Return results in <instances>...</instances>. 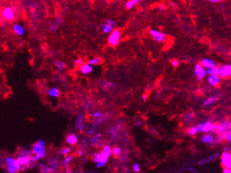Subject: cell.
Segmentation results:
<instances>
[{
	"instance_id": "5bb4252c",
	"label": "cell",
	"mask_w": 231,
	"mask_h": 173,
	"mask_svg": "<svg viewBox=\"0 0 231 173\" xmlns=\"http://www.w3.org/2000/svg\"><path fill=\"white\" fill-rule=\"evenodd\" d=\"M16 160H17L18 163L21 165V167L22 166L28 165H29L30 162H31V156L21 154V155H20L19 156L16 158Z\"/></svg>"
},
{
	"instance_id": "3957f363",
	"label": "cell",
	"mask_w": 231,
	"mask_h": 173,
	"mask_svg": "<svg viewBox=\"0 0 231 173\" xmlns=\"http://www.w3.org/2000/svg\"><path fill=\"white\" fill-rule=\"evenodd\" d=\"M148 33H149L150 35L152 37L153 40L158 42H163L166 41L167 39L166 34L160 31V30L151 28V29H149V30H148Z\"/></svg>"
},
{
	"instance_id": "ac0fdd59",
	"label": "cell",
	"mask_w": 231,
	"mask_h": 173,
	"mask_svg": "<svg viewBox=\"0 0 231 173\" xmlns=\"http://www.w3.org/2000/svg\"><path fill=\"white\" fill-rule=\"evenodd\" d=\"M219 155H220V153H213V155H210V156L206 158L202 159V160H200L198 162L199 165H204V164L209 163V162H212V161L216 160V159L218 158Z\"/></svg>"
},
{
	"instance_id": "9a60e30c",
	"label": "cell",
	"mask_w": 231,
	"mask_h": 173,
	"mask_svg": "<svg viewBox=\"0 0 231 173\" xmlns=\"http://www.w3.org/2000/svg\"><path fill=\"white\" fill-rule=\"evenodd\" d=\"M200 64L204 69H209V68L216 67V64L214 62L213 59H211L209 58H204L201 60Z\"/></svg>"
},
{
	"instance_id": "60d3db41",
	"label": "cell",
	"mask_w": 231,
	"mask_h": 173,
	"mask_svg": "<svg viewBox=\"0 0 231 173\" xmlns=\"http://www.w3.org/2000/svg\"><path fill=\"white\" fill-rule=\"evenodd\" d=\"M107 162H99L96 163V167L98 168H102V167H105V166L107 165Z\"/></svg>"
},
{
	"instance_id": "4fadbf2b",
	"label": "cell",
	"mask_w": 231,
	"mask_h": 173,
	"mask_svg": "<svg viewBox=\"0 0 231 173\" xmlns=\"http://www.w3.org/2000/svg\"><path fill=\"white\" fill-rule=\"evenodd\" d=\"M12 30L16 35H18V36H23L26 33V28L23 26V25L20 24V23H15L13 25Z\"/></svg>"
},
{
	"instance_id": "8992f818",
	"label": "cell",
	"mask_w": 231,
	"mask_h": 173,
	"mask_svg": "<svg viewBox=\"0 0 231 173\" xmlns=\"http://www.w3.org/2000/svg\"><path fill=\"white\" fill-rule=\"evenodd\" d=\"M116 27L115 21L112 19H107L102 25V31L105 34H110L113 31Z\"/></svg>"
},
{
	"instance_id": "681fc988",
	"label": "cell",
	"mask_w": 231,
	"mask_h": 173,
	"mask_svg": "<svg viewBox=\"0 0 231 173\" xmlns=\"http://www.w3.org/2000/svg\"><path fill=\"white\" fill-rule=\"evenodd\" d=\"M224 151L230 152V146H225V148H224Z\"/></svg>"
},
{
	"instance_id": "836d02e7",
	"label": "cell",
	"mask_w": 231,
	"mask_h": 173,
	"mask_svg": "<svg viewBox=\"0 0 231 173\" xmlns=\"http://www.w3.org/2000/svg\"><path fill=\"white\" fill-rule=\"evenodd\" d=\"M214 140L216 141V142L217 143H220V142L223 141L225 140V137H224V134H217L216 137V139H214Z\"/></svg>"
},
{
	"instance_id": "4dcf8cb0",
	"label": "cell",
	"mask_w": 231,
	"mask_h": 173,
	"mask_svg": "<svg viewBox=\"0 0 231 173\" xmlns=\"http://www.w3.org/2000/svg\"><path fill=\"white\" fill-rule=\"evenodd\" d=\"M112 155L114 157H119L121 155V148L118 146H114L112 148Z\"/></svg>"
},
{
	"instance_id": "484cf974",
	"label": "cell",
	"mask_w": 231,
	"mask_h": 173,
	"mask_svg": "<svg viewBox=\"0 0 231 173\" xmlns=\"http://www.w3.org/2000/svg\"><path fill=\"white\" fill-rule=\"evenodd\" d=\"M219 72H220V69L218 67H213L211 68H209V69H207L206 73L209 74V75H219Z\"/></svg>"
},
{
	"instance_id": "6da1fadb",
	"label": "cell",
	"mask_w": 231,
	"mask_h": 173,
	"mask_svg": "<svg viewBox=\"0 0 231 173\" xmlns=\"http://www.w3.org/2000/svg\"><path fill=\"white\" fill-rule=\"evenodd\" d=\"M6 163L7 165V171L9 173H18L21 169V165H20L13 158L9 157L6 159Z\"/></svg>"
},
{
	"instance_id": "ba28073f",
	"label": "cell",
	"mask_w": 231,
	"mask_h": 173,
	"mask_svg": "<svg viewBox=\"0 0 231 173\" xmlns=\"http://www.w3.org/2000/svg\"><path fill=\"white\" fill-rule=\"evenodd\" d=\"M220 162L224 168L231 169V154L230 152H225L222 153L220 157Z\"/></svg>"
},
{
	"instance_id": "277c9868",
	"label": "cell",
	"mask_w": 231,
	"mask_h": 173,
	"mask_svg": "<svg viewBox=\"0 0 231 173\" xmlns=\"http://www.w3.org/2000/svg\"><path fill=\"white\" fill-rule=\"evenodd\" d=\"M1 16L6 21H11L16 17V13L11 6H7V7L3 8L1 11Z\"/></svg>"
},
{
	"instance_id": "f6af8a7d",
	"label": "cell",
	"mask_w": 231,
	"mask_h": 173,
	"mask_svg": "<svg viewBox=\"0 0 231 173\" xmlns=\"http://www.w3.org/2000/svg\"><path fill=\"white\" fill-rule=\"evenodd\" d=\"M37 143L39 144V145H41V146H45V141L43 139H39L38 141V142H37Z\"/></svg>"
},
{
	"instance_id": "f35d334b",
	"label": "cell",
	"mask_w": 231,
	"mask_h": 173,
	"mask_svg": "<svg viewBox=\"0 0 231 173\" xmlns=\"http://www.w3.org/2000/svg\"><path fill=\"white\" fill-rule=\"evenodd\" d=\"M74 64H75V65L77 66V67H81V66L84 64V61L80 58L77 59L75 61H74Z\"/></svg>"
},
{
	"instance_id": "d4e9b609",
	"label": "cell",
	"mask_w": 231,
	"mask_h": 173,
	"mask_svg": "<svg viewBox=\"0 0 231 173\" xmlns=\"http://www.w3.org/2000/svg\"><path fill=\"white\" fill-rule=\"evenodd\" d=\"M60 91H59V89H57V88H55V87L51 88V89H49V91H48V95L50 96V97L57 98L60 96Z\"/></svg>"
},
{
	"instance_id": "7bdbcfd3",
	"label": "cell",
	"mask_w": 231,
	"mask_h": 173,
	"mask_svg": "<svg viewBox=\"0 0 231 173\" xmlns=\"http://www.w3.org/2000/svg\"><path fill=\"white\" fill-rule=\"evenodd\" d=\"M171 64L174 67H178L179 66V61L177 59H173V60H172Z\"/></svg>"
},
{
	"instance_id": "d6a6232c",
	"label": "cell",
	"mask_w": 231,
	"mask_h": 173,
	"mask_svg": "<svg viewBox=\"0 0 231 173\" xmlns=\"http://www.w3.org/2000/svg\"><path fill=\"white\" fill-rule=\"evenodd\" d=\"M73 159H74L73 155H69L68 154V155H67V156H66V158H65V160H64V165H65L66 167H67L69 164H70V162L73 160Z\"/></svg>"
},
{
	"instance_id": "e575fe53",
	"label": "cell",
	"mask_w": 231,
	"mask_h": 173,
	"mask_svg": "<svg viewBox=\"0 0 231 173\" xmlns=\"http://www.w3.org/2000/svg\"><path fill=\"white\" fill-rule=\"evenodd\" d=\"M132 169L134 172H139L141 171V166H140L139 163H134L132 166Z\"/></svg>"
},
{
	"instance_id": "cb8c5ba5",
	"label": "cell",
	"mask_w": 231,
	"mask_h": 173,
	"mask_svg": "<svg viewBox=\"0 0 231 173\" xmlns=\"http://www.w3.org/2000/svg\"><path fill=\"white\" fill-rule=\"evenodd\" d=\"M60 26V25L58 23H57L56 21L55 20V21H53L50 23V25L48 26V29L52 33H55V32H57Z\"/></svg>"
},
{
	"instance_id": "8fae6325",
	"label": "cell",
	"mask_w": 231,
	"mask_h": 173,
	"mask_svg": "<svg viewBox=\"0 0 231 173\" xmlns=\"http://www.w3.org/2000/svg\"><path fill=\"white\" fill-rule=\"evenodd\" d=\"M206 70L199 64H197L194 67V74L198 80H202L206 75Z\"/></svg>"
},
{
	"instance_id": "f546056e",
	"label": "cell",
	"mask_w": 231,
	"mask_h": 173,
	"mask_svg": "<svg viewBox=\"0 0 231 173\" xmlns=\"http://www.w3.org/2000/svg\"><path fill=\"white\" fill-rule=\"evenodd\" d=\"M100 62H101L100 58L96 57H93V58L89 59L88 62V63L89 64H91V66H95V65H98V64H100Z\"/></svg>"
},
{
	"instance_id": "ab89813d",
	"label": "cell",
	"mask_w": 231,
	"mask_h": 173,
	"mask_svg": "<svg viewBox=\"0 0 231 173\" xmlns=\"http://www.w3.org/2000/svg\"><path fill=\"white\" fill-rule=\"evenodd\" d=\"M55 21H56L57 23H58L59 24L61 25L62 23H63V22H64L63 17H62V16H60V15H59V16H57V18H55Z\"/></svg>"
},
{
	"instance_id": "e0dca14e",
	"label": "cell",
	"mask_w": 231,
	"mask_h": 173,
	"mask_svg": "<svg viewBox=\"0 0 231 173\" xmlns=\"http://www.w3.org/2000/svg\"><path fill=\"white\" fill-rule=\"evenodd\" d=\"M108 158L105 156L102 152L96 153L93 155V162L97 163L99 162H107L108 161Z\"/></svg>"
},
{
	"instance_id": "d6986e66",
	"label": "cell",
	"mask_w": 231,
	"mask_h": 173,
	"mask_svg": "<svg viewBox=\"0 0 231 173\" xmlns=\"http://www.w3.org/2000/svg\"><path fill=\"white\" fill-rule=\"evenodd\" d=\"M66 141H67V143L70 144V145L74 146L78 143L79 138L74 134H71L67 136V139H66Z\"/></svg>"
},
{
	"instance_id": "1f68e13d",
	"label": "cell",
	"mask_w": 231,
	"mask_h": 173,
	"mask_svg": "<svg viewBox=\"0 0 231 173\" xmlns=\"http://www.w3.org/2000/svg\"><path fill=\"white\" fill-rule=\"evenodd\" d=\"M70 152H71V148H69V147H66V148L60 149V150L58 151L59 154L62 155H68V154H70Z\"/></svg>"
},
{
	"instance_id": "7c38bea8",
	"label": "cell",
	"mask_w": 231,
	"mask_h": 173,
	"mask_svg": "<svg viewBox=\"0 0 231 173\" xmlns=\"http://www.w3.org/2000/svg\"><path fill=\"white\" fill-rule=\"evenodd\" d=\"M84 121H85V116L83 113H80L78 117L75 122V126L78 129L79 131L81 132H83L85 130V124H84Z\"/></svg>"
},
{
	"instance_id": "f907efd6",
	"label": "cell",
	"mask_w": 231,
	"mask_h": 173,
	"mask_svg": "<svg viewBox=\"0 0 231 173\" xmlns=\"http://www.w3.org/2000/svg\"><path fill=\"white\" fill-rule=\"evenodd\" d=\"M142 99H143V101H147V99H148L147 94H144V95H143V96H142Z\"/></svg>"
},
{
	"instance_id": "7dc6e473",
	"label": "cell",
	"mask_w": 231,
	"mask_h": 173,
	"mask_svg": "<svg viewBox=\"0 0 231 173\" xmlns=\"http://www.w3.org/2000/svg\"><path fill=\"white\" fill-rule=\"evenodd\" d=\"M223 173H231V169L224 168L223 170Z\"/></svg>"
},
{
	"instance_id": "9c48e42d",
	"label": "cell",
	"mask_w": 231,
	"mask_h": 173,
	"mask_svg": "<svg viewBox=\"0 0 231 173\" xmlns=\"http://www.w3.org/2000/svg\"><path fill=\"white\" fill-rule=\"evenodd\" d=\"M198 132L201 133H210L213 131V124L210 121L206 122L205 123H200L197 125Z\"/></svg>"
},
{
	"instance_id": "f1b7e54d",
	"label": "cell",
	"mask_w": 231,
	"mask_h": 173,
	"mask_svg": "<svg viewBox=\"0 0 231 173\" xmlns=\"http://www.w3.org/2000/svg\"><path fill=\"white\" fill-rule=\"evenodd\" d=\"M55 66L59 72H62V71H63L65 68V64L63 62L60 60L56 61V62H55Z\"/></svg>"
},
{
	"instance_id": "7a4b0ae2",
	"label": "cell",
	"mask_w": 231,
	"mask_h": 173,
	"mask_svg": "<svg viewBox=\"0 0 231 173\" xmlns=\"http://www.w3.org/2000/svg\"><path fill=\"white\" fill-rule=\"evenodd\" d=\"M32 151L33 155L38 158V160L43 158L46 155V148L45 146L39 145L38 143L33 144L32 147Z\"/></svg>"
},
{
	"instance_id": "ee69618b",
	"label": "cell",
	"mask_w": 231,
	"mask_h": 173,
	"mask_svg": "<svg viewBox=\"0 0 231 173\" xmlns=\"http://www.w3.org/2000/svg\"><path fill=\"white\" fill-rule=\"evenodd\" d=\"M77 153H78V155H79V156H82V155H84V149L80 148L78 150V152H77Z\"/></svg>"
},
{
	"instance_id": "816d5d0a",
	"label": "cell",
	"mask_w": 231,
	"mask_h": 173,
	"mask_svg": "<svg viewBox=\"0 0 231 173\" xmlns=\"http://www.w3.org/2000/svg\"><path fill=\"white\" fill-rule=\"evenodd\" d=\"M132 1H134V4H138V3H139V1H141V0H132Z\"/></svg>"
},
{
	"instance_id": "5b68a950",
	"label": "cell",
	"mask_w": 231,
	"mask_h": 173,
	"mask_svg": "<svg viewBox=\"0 0 231 173\" xmlns=\"http://www.w3.org/2000/svg\"><path fill=\"white\" fill-rule=\"evenodd\" d=\"M230 120H223L218 123L216 132L218 134L225 135L227 132L230 130Z\"/></svg>"
},
{
	"instance_id": "44dd1931",
	"label": "cell",
	"mask_w": 231,
	"mask_h": 173,
	"mask_svg": "<svg viewBox=\"0 0 231 173\" xmlns=\"http://www.w3.org/2000/svg\"><path fill=\"white\" fill-rule=\"evenodd\" d=\"M100 137H101V134L100 133H95L91 137L90 139L91 143L94 146L99 144L100 141Z\"/></svg>"
},
{
	"instance_id": "c3c4849f",
	"label": "cell",
	"mask_w": 231,
	"mask_h": 173,
	"mask_svg": "<svg viewBox=\"0 0 231 173\" xmlns=\"http://www.w3.org/2000/svg\"><path fill=\"white\" fill-rule=\"evenodd\" d=\"M208 1L213 3H218V2H221V1H224V0H208Z\"/></svg>"
},
{
	"instance_id": "74e56055",
	"label": "cell",
	"mask_w": 231,
	"mask_h": 173,
	"mask_svg": "<svg viewBox=\"0 0 231 173\" xmlns=\"http://www.w3.org/2000/svg\"><path fill=\"white\" fill-rule=\"evenodd\" d=\"M102 113H100V112H99V111H95V112H94L93 113V115H92V117L93 118H95V119H99L100 117L101 116H102Z\"/></svg>"
},
{
	"instance_id": "8d00e7d4",
	"label": "cell",
	"mask_w": 231,
	"mask_h": 173,
	"mask_svg": "<svg viewBox=\"0 0 231 173\" xmlns=\"http://www.w3.org/2000/svg\"><path fill=\"white\" fill-rule=\"evenodd\" d=\"M224 137H225V140L226 141L228 142V143H230L231 142V132L230 130L227 132L225 135H224Z\"/></svg>"
},
{
	"instance_id": "2e32d148",
	"label": "cell",
	"mask_w": 231,
	"mask_h": 173,
	"mask_svg": "<svg viewBox=\"0 0 231 173\" xmlns=\"http://www.w3.org/2000/svg\"><path fill=\"white\" fill-rule=\"evenodd\" d=\"M220 78L219 76L216 75H209L208 77V83L211 86L216 87L220 83Z\"/></svg>"
},
{
	"instance_id": "bcb514c9",
	"label": "cell",
	"mask_w": 231,
	"mask_h": 173,
	"mask_svg": "<svg viewBox=\"0 0 231 173\" xmlns=\"http://www.w3.org/2000/svg\"><path fill=\"white\" fill-rule=\"evenodd\" d=\"M158 11H164V9H165L164 5H160V6H158Z\"/></svg>"
},
{
	"instance_id": "b9f144b4",
	"label": "cell",
	"mask_w": 231,
	"mask_h": 173,
	"mask_svg": "<svg viewBox=\"0 0 231 173\" xmlns=\"http://www.w3.org/2000/svg\"><path fill=\"white\" fill-rule=\"evenodd\" d=\"M52 170H53V169H52L50 166H45V167H44V169H43L44 172L49 173L51 172Z\"/></svg>"
},
{
	"instance_id": "52a82bcc",
	"label": "cell",
	"mask_w": 231,
	"mask_h": 173,
	"mask_svg": "<svg viewBox=\"0 0 231 173\" xmlns=\"http://www.w3.org/2000/svg\"><path fill=\"white\" fill-rule=\"evenodd\" d=\"M120 31L119 30H113L108 38V42L112 46H117L120 40Z\"/></svg>"
},
{
	"instance_id": "603a6c76",
	"label": "cell",
	"mask_w": 231,
	"mask_h": 173,
	"mask_svg": "<svg viewBox=\"0 0 231 173\" xmlns=\"http://www.w3.org/2000/svg\"><path fill=\"white\" fill-rule=\"evenodd\" d=\"M217 100H218V98L217 97H216V96H211V97H209V98H206V99H205L203 102V104H202V105H203L204 107L209 106V105H210L216 103V102L217 101Z\"/></svg>"
},
{
	"instance_id": "30bf717a",
	"label": "cell",
	"mask_w": 231,
	"mask_h": 173,
	"mask_svg": "<svg viewBox=\"0 0 231 173\" xmlns=\"http://www.w3.org/2000/svg\"><path fill=\"white\" fill-rule=\"evenodd\" d=\"M220 72H219V76L220 79H225V78L230 77L231 75V65L230 64H225L222 65L219 67Z\"/></svg>"
},
{
	"instance_id": "83f0119b",
	"label": "cell",
	"mask_w": 231,
	"mask_h": 173,
	"mask_svg": "<svg viewBox=\"0 0 231 173\" xmlns=\"http://www.w3.org/2000/svg\"><path fill=\"white\" fill-rule=\"evenodd\" d=\"M187 134L190 136H195L198 133V128H197V126H193L190 128H189L187 130Z\"/></svg>"
},
{
	"instance_id": "4316f807",
	"label": "cell",
	"mask_w": 231,
	"mask_h": 173,
	"mask_svg": "<svg viewBox=\"0 0 231 173\" xmlns=\"http://www.w3.org/2000/svg\"><path fill=\"white\" fill-rule=\"evenodd\" d=\"M102 153L105 155V156H107L109 158L111 157V155H112V148H111L109 145L104 146L103 148Z\"/></svg>"
},
{
	"instance_id": "ffe728a7",
	"label": "cell",
	"mask_w": 231,
	"mask_h": 173,
	"mask_svg": "<svg viewBox=\"0 0 231 173\" xmlns=\"http://www.w3.org/2000/svg\"><path fill=\"white\" fill-rule=\"evenodd\" d=\"M80 72L83 74H88L93 72V66L88 63L83 64L80 67Z\"/></svg>"
},
{
	"instance_id": "d590c367",
	"label": "cell",
	"mask_w": 231,
	"mask_h": 173,
	"mask_svg": "<svg viewBox=\"0 0 231 173\" xmlns=\"http://www.w3.org/2000/svg\"><path fill=\"white\" fill-rule=\"evenodd\" d=\"M134 5H135V4H134V1L132 0H130V1H128L126 3V8H128V9H131V8L134 7Z\"/></svg>"
},
{
	"instance_id": "7402d4cb",
	"label": "cell",
	"mask_w": 231,
	"mask_h": 173,
	"mask_svg": "<svg viewBox=\"0 0 231 173\" xmlns=\"http://www.w3.org/2000/svg\"><path fill=\"white\" fill-rule=\"evenodd\" d=\"M214 137L211 134H205L201 138V141L203 143H210L212 141H213Z\"/></svg>"
}]
</instances>
